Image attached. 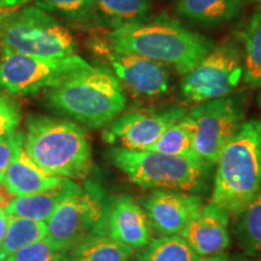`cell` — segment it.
Here are the masks:
<instances>
[{
    "mask_svg": "<svg viewBox=\"0 0 261 261\" xmlns=\"http://www.w3.org/2000/svg\"><path fill=\"white\" fill-rule=\"evenodd\" d=\"M108 44L115 51L138 55L172 68L179 75L191 70L215 46L212 39L167 14L112 29Z\"/></svg>",
    "mask_w": 261,
    "mask_h": 261,
    "instance_id": "6da1fadb",
    "label": "cell"
},
{
    "mask_svg": "<svg viewBox=\"0 0 261 261\" xmlns=\"http://www.w3.org/2000/svg\"><path fill=\"white\" fill-rule=\"evenodd\" d=\"M48 109L91 129L107 127L126 109V92L107 68L91 67L68 75L45 91Z\"/></svg>",
    "mask_w": 261,
    "mask_h": 261,
    "instance_id": "7a4b0ae2",
    "label": "cell"
},
{
    "mask_svg": "<svg viewBox=\"0 0 261 261\" xmlns=\"http://www.w3.org/2000/svg\"><path fill=\"white\" fill-rule=\"evenodd\" d=\"M23 149L39 168L52 177L84 180L93 169L86 132L63 117L31 115L25 121Z\"/></svg>",
    "mask_w": 261,
    "mask_h": 261,
    "instance_id": "3957f363",
    "label": "cell"
},
{
    "mask_svg": "<svg viewBox=\"0 0 261 261\" xmlns=\"http://www.w3.org/2000/svg\"><path fill=\"white\" fill-rule=\"evenodd\" d=\"M215 165L210 203L234 217L261 191V120L244 121Z\"/></svg>",
    "mask_w": 261,
    "mask_h": 261,
    "instance_id": "277c9868",
    "label": "cell"
},
{
    "mask_svg": "<svg viewBox=\"0 0 261 261\" xmlns=\"http://www.w3.org/2000/svg\"><path fill=\"white\" fill-rule=\"evenodd\" d=\"M107 155L133 184L155 190H201L212 166L201 158H180L119 146L110 148Z\"/></svg>",
    "mask_w": 261,
    "mask_h": 261,
    "instance_id": "5b68a950",
    "label": "cell"
},
{
    "mask_svg": "<svg viewBox=\"0 0 261 261\" xmlns=\"http://www.w3.org/2000/svg\"><path fill=\"white\" fill-rule=\"evenodd\" d=\"M76 41L69 29L37 5L0 9L2 54L65 57L75 55Z\"/></svg>",
    "mask_w": 261,
    "mask_h": 261,
    "instance_id": "8992f818",
    "label": "cell"
},
{
    "mask_svg": "<svg viewBox=\"0 0 261 261\" xmlns=\"http://www.w3.org/2000/svg\"><path fill=\"white\" fill-rule=\"evenodd\" d=\"M113 200L100 182L86 180L79 191L62 202L48 218L46 238L63 253L87 238L108 234Z\"/></svg>",
    "mask_w": 261,
    "mask_h": 261,
    "instance_id": "52a82bcc",
    "label": "cell"
},
{
    "mask_svg": "<svg viewBox=\"0 0 261 261\" xmlns=\"http://www.w3.org/2000/svg\"><path fill=\"white\" fill-rule=\"evenodd\" d=\"M181 76L180 92L189 103L201 104L232 94L243 80L242 50L231 40L215 44Z\"/></svg>",
    "mask_w": 261,
    "mask_h": 261,
    "instance_id": "ba28073f",
    "label": "cell"
},
{
    "mask_svg": "<svg viewBox=\"0 0 261 261\" xmlns=\"http://www.w3.org/2000/svg\"><path fill=\"white\" fill-rule=\"evenodd\" d=\"M89 67L91 64L76 54L42 57L5 52L0 58V89L11 94H35Z\"/></svg>",
    "mask_w": 261,
    "mask_h": 261,
    "instance_id": "9c48e42d",
    "label": "cell"
},
{
    "mask_svg": "<svg viewBox=\"0 0 261 261\" xmlns=\"http://www.w3.org/2000/svg\"><path fill=\"white\" fill-rule=\"evenodd\" d=\"M244 99L228 94L201 104L188 112L194 126V149L198 158L215 165L221 150L244 122Z\"/></svg>",
    "mask_w": 261,
    "mask_h": 261,
    "instance_id": "30bf717a",
    "label": "cell"
},
{
    "mask_svg": "<svg viewBox=\"0 0 261 261\" xmlns=\"http://www.w3.org/2000/svg\"><path fill=\"white\" fill-rule=\"evenodd\" d=\"M187 113L185 108L179 106L123 110L104 127L103 140L107 144L123 149L149 150L169 126Z\"/></svg>",
    "mask_w": 261,
    "mask_h": 261,
    "instance_id": "8fae6325",
    "label": "cell"
},
{
    "mask_svg": "<svg viewBox=\"0 0 261 261\" xmlns=\"http://www.w3.org/2000/svg\"><path fill=\"white\" fill-rule=\"evenodd\" d=\"M94 48L107 58L112 73L132 96L155 99L171 90L172 74L166 65L129 52L115 51L108 42L98 41Z\"/></svg>",
    "mask_w": 261,
    "mask_h": 261,
    "instance_id": "7c38bea8",
    "label": "cell"
},
{
    "mask_svg": "<svg viewBox=\"0 0 261 261\" xmlns=\"http://www.w3.org/2000/svg\"><path fill=\"white\" fill-rule=\"evenodd\" d=\"M152 230L161 236L180 234L204 207L200 196L178 190H154L140 200Z\"/></svg>",
    "mask_w": 261,
    "mask_h": 261,
    "instance_id": "4fadbf2b",
    "label": "cell"
},
{
    "mask_svg": "<svg viewBox=\"0 0 261 261\" xmlns=\"http://www.w3.org/2000/svg\"><path fill=\"white\" fill-rule=\"evenodd\" d=\"M228 223L230 214L210 203L189 223L180 236L198 256L217 255L224 253L231 244Z\"/></svg>",
    "mask_w": 261,
    "mask_h": 261,
    "instance_id": "5bb4252c",
    "label": "cell"
},
{
    "mask_svg": "<svg viewBox=\"0 0 261 261\" xmlns=\"http://www.w3.org/2000/svg\"><path fill=\"white\" fill-rule=\"evenodd\" d=\"M108 236L132 250H140L152 240L151 225L135 198L128 195L114 198L108 219Z\"/></svg>",
    "mask_w": 261,
    "mask_h": 261,
    "instance_id": "9a60e30c",
    "label": "cell"
},
{
    "mask_svg": "<svg viewBox=\"0 0 261 261\" xmlns=\"http://www.w3.org/2000/svg\"><path fill=\"white\" fill-rule=\"evenodd\" d=\"M81 185L69 179H63L56 187L27 196L12 198L3 210L8 215L45 221L64 200L79 191Z\"/></svg>",
    "mask_w": 261,
    "mask_h": 261,
    "instance_id": "2e32d148",
    "label": "cell"
},
{
    "mask_svg": "<svg viewBox=\"0 0 261 261\" xmlns=\"http://www.w3.org/2000/svg\"><path fill=\"white\" fill-rule=\"evenodd\" d=\"M63 180L45 173L28 158L22 148L2 175V184L12 196H27L51 189Z\"/></svg>",
    "mask_w": 261,
    "mask_h": 261,
    "instance_id": "e0dca14e",
    "label": "cell"
},
{
    "mask_svg": "<svg viewBox=\"0 0 261 261\" xmlns=\"http://www.w3.org/2000/svg\"><path fill=\"white\" fill-rule=\"evenodd\" d=\"M247 0H178L177 14L192 24L219 27L242 14Z\"/></svg>",
    "mask_w": 261,
    "mask_h": 261,
    "instance_id": "ac0fdd59",
    "label": "cell"
},
{
    "mask_svg": "<svg viewBox=\"0 0 261 261\" xmlns=\"http://www.w3.org/2000/svg\"><path fill=\"white\" fill-rule=\"evenodd\" d=\"M133 252L108 234H102L87 238L65 249L58 261H129Z\"/></svg>",
    "mask_w": 261,
    "mask_h": 261,
    "instance_id": "d6986e66",
    "label": "cell"
},
{
    "mask_svg": "<svg viewBox=\"0 0 261 261\" xmlns=\"http://www.w3.org/2000/svg\"><path fill=\"white\" fill-rule=\"evenodd\" d=\"M243 50V81L252 89L261 87V6L250 15L241 33Z\"/></svg>",
    "mask_w": 261,
    "mask_h": 261,
    "instance_id": "ffe728a7",
    "label": "cell"
},
{
    "mask_svg": "<svg viewBox=\"0 0 261 261\" xmlns=\"http://www.w3.org/2000/svg\"><path fill=\"white\" fill-rule=\"evenodd\" d=\"M99 24L117 28L151 16V0H96Z\"/></svg>",
    "mask_w": 261,
    "mask_h": 261,
    "instance_id": "44dd1931",
    "label": "cell"
},
{
    "mask_svg": "<svg viewBox=\"0 0 261 261\" xmlns=\"http://www.w3.org/2000/svg\"><path fill=\"white\" fill-rule=\"evenodd\" d=\"M234 234L248 256L261 257V191L238 212Z\"/></svg>",
    "mask_w": 261,
    "mask_h": 261,
    "instance_id": "7402d4cb",
    "label": "cell"
},
{
    "mask_svg": "<svg viewBox=\"0 0 261 261\" xmlns=\"http://www.w3.org/2000/svg\"><path fill=\"white\" fill-rule=\"evenodd\" d=\"M47 227L45 221L9 215L8 228L0 244V261L14 254L28 244L46 237Z\"/></svg>",
    "mask_w": 261,
    "mask_h": 261,
    "instance_id": "603a6c76",
    "label": "cell"
},
{
    "mask_svg": "<svg viewBox=\"0 0 261 261\" xmlns=\"http://www.w3.org/2000/svg\"><path fill=\"white\" fill-rule=\"evenodd\" d=\"M149 150L180 158H198L194 149V126L188 113L169 126Z\"/></svg>",
    "mask_w": 261,
    "mask_h": 261,
    "instance_id": "cb8c5ba5",
    "label": "cell"
},
{
    "mask_svg": "<svg viewBox=\"0 0 261 261\" xmlns=\"http://www.w3.org/2000/svg\"><path fill=\"white\" fill-rule=\"evenodd\" d=\"M180 234L154 238L139 250L137 261H200Z\"/></svg>",
    "mask_w": 261,
    "mask_h": 261,
    "instance_id": "d4e9b609",
    "label": "cell"
},
{
    "mask_svg": "<svg viewBox=\"0 0 261 261\" xmlns=\"http://www.w3.org/2000/svg\"><path fill=\"white\" fill-rule=\"evenodd\" d=\"M39 8L75 24H99L96 0H35Z\"/></svg>",
    "mask_w": 261,
    "mask_h": 261,
    "instance_id": "484cf974",
    "label": "cell"
},
{
    "mask_svg": "<svg viewBox=\"0 0 261 261\" xmlns=\"http://www.w3.org/2000/svg\"><path fill=\"white\" fill-rule=\"evenodd\" d=\"M62 252L57 250L46 237L28 244L3 261H58Z\"/></svg>",
    "mask_w": 261,
    "mask_h": 261,
    "instance_id": "4316f807",
    "label": "cell"
},
{
    "mask_svg": "<svg viewBox=\"0 0 261 261\" xmlns=\"http://www.w3.org/2000/svg\"><path fill=\"white\" fill-rule=\"evenodd\" d=\"M21 122V109L14 98L0 93V137L17 130Z\"/></svg>",
    "mask_w": 261,
    "mask_h": 261,
    "instance_id": "83f0119b",
    "label": "cell"
},
{
    "mask_svg": "<svg viewBox=\"0 0 261 261\" xmlns=\"http://www.w3.org/2000/svg\"><path fill=\"white\" fill-rule=\"evenodd\" d=\"M23 139L24 133L22 130L0 137V175L5 172L19 150L23 148Z\"/></svg>",
    "mask_w": 261,
    "mask_h": 261,
    "instance_id": "f1b7e54d",
    "label": "cell"
},
{
    "mask_svg": "<svg viewBox=\"0 0 261 261\" xmlns=\"http://www.w3.org/2000/svg\"><path fill=\"white\" fill-rule=\"evenodd\" d=\"M31 0H0V9H17L19 6H23Z\"/></svg>",
    "mask_w": 261,
    "mask_h": 261,
    "instance_id": "f546056e",
    "label": "cell"
},
{
    "mask_svg": "<svg viewBox=\"0 0 261 261\" xmlns=\"http://www.w3.org/2000/svg\"><path fill=\"white\" fill-rule=\"evenodd\" d=\"M8 221L9 215L5 213V211L3 208H0V244H2L3 240H4L6 228H8Z\"/></svg>",
    "mask_w": 261,
    "mask_h": 261,
    "instance_id": "4dcf8cb0",
    "label": "cell"
},
{
    "mask_svg": "<svg viewBox=\"0 0 261 261\" xmlns=\"http://www.w3.org/2000/svg\"><path fill=\"white\" fill-rule=\"evenodd\" d=\"M231 259L225 253L217 254V255H212L207 257H201L200 261H230Z\"/></svg>",
    "mask_w": 261,
    "mask_h": 261,
    "instance_id": "1f68e13d",
    "label": "cell"
},
{
    "mask_svg": "<svg viewBox=\"0 0 261 261\" xmlns=\"http://www.w3.org/2000/svg\"><path fill=\"white\" fill-rule=\"evenodd\" d=\"M2 203H4V195L0 194V208H3Z\"/></svg>",
    "mask_w": 261,
    "mask_h": 261,
    "instance_id": "d6a6232c",
    "label": "cell"
},
{
    "mask_svg": "<svg viewBox=\"0 0 261 261\" xmlns=\"http://www.w3.org/2000/svg\"><path fill=\"white\" fill-rule=\"evenodd\" d=\"M247 2H252V3H255L259 6H261V0H247Z\"/></svg>",
    "mask_w": 261,
    "mask_h": 261,
    "instance_id": "836d02e7",
    "label": "cell"
},
{
    "mask_svg": "<svg viewBox=\"0 0 261 261\" xmlns=\"http://www.w3.org/2000/svg\"><path fill=\"white\" fill-rule=\"evenodd\" d=\"M257 103H259V106L261 108V87H260V92H259V97H257Z\"/></svg>",
    "mask_w": 261,
    "mask_h": 261,
    "instance_id": "e575fe53",
    "label": "cell"
},
{
    "mask_svg": "<svg viewBox=\"0 0 261 261\" xmlns=\"http://www.w3.org/2000/svg\"><path fill=\"white\" fill-rule=\"evenodd\" d=\"M230 261H248V260H244V259H237V260H230Z\"/></svg>",
    "mask_w": 261,
    "mask_h": 261,
    "instance_id": "d590c367",
    "label": "cell"
},
{
    "mask_svg": "<svg viewBox=\"0 0 261 261\" xmlns=\"http://www.w3.org/2000/svg\"><path fill=\"white\" fill-rule=\"evenodd\" d=\"M129 261H130V260H129Z\"/></svg>",
    "mask_w": 261,
    "mask_h": 261,
    "instance_id": "8d00e7d4",
    "label": "cell"
}]
</instances>
